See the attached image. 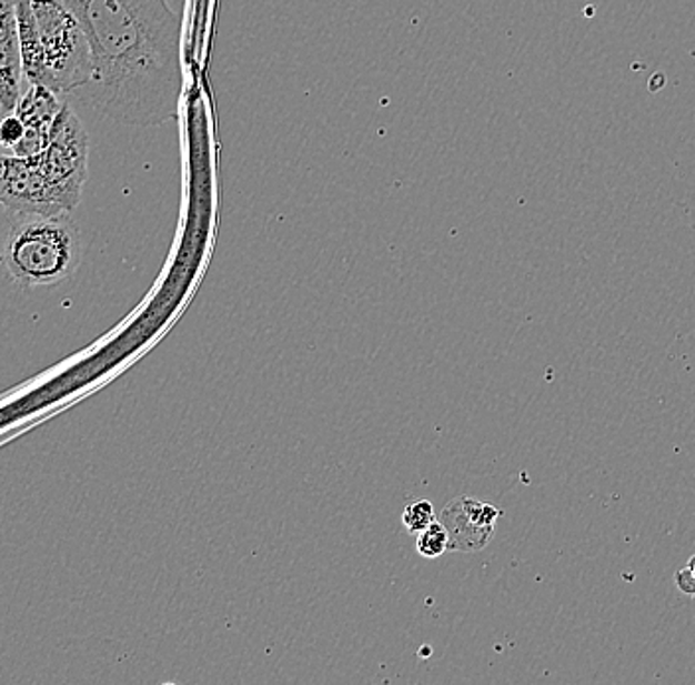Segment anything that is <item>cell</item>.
I'll list each match as a JSON object with an SVG mask.
<instances>
[{
    "label": "cell",
    "instance_id": "6da1fadb",
    "mask_svg": "<svg viewBox=\"0 0 695 685\" xmlns=\"http://www.w3.org/2000/svg\"><path fill=\"white\" fill-rule=\"evenodd\" d=\"M90 40L85 103L117 123L159 127L179 115L182 20L169 0H63Z\"/></svg>",
    "mask_w": 695,
    "mask_h": 685
},
{
    "label": "cell",
    "instance_id": "7a4b0ae2",
    "mask_svg": "<svg viewBox=\"0 0 695 685\" xmlns=\"http://www.w3.org/2000/svg\"><path fill=\"white\" fill-rule=\"evenodd\" d=\"M81 261V233L72 215H10L0 263L20 286H52L75 273Z\"/></svg>",
    "mask_w": 695,
    "mask_h": 685
},
{
    "label": "cell",
    "instance_id": "3957f363",
    "mask_svg": "<svg viewBox=\"0 0 695 685\" xmlns=\"http://www.w3.org/2000/svg\"><path fill=\"white\" fill-rule=\"evenodd\" d=\"M44 50V85L58 95L85 90L93 80L90 40L63 0H30Z\"/></svg>",
    "mask_w": 695,
    "mask_h": 685
},
{
    "label": "cell",
    "instance_id": "277c9868",
    "mask_svg": "<svg viewBox=\"0 0 695 685\" xmlns=\"http://www.w3.org/2000/svg\"><path fill=\"white\" fill-rule=\"evenodd\" d=\"M88 133L68 103H63L54 123L50 127V141L42 154L30 161L44 174L48 184L54 188L66 212H73L81 202L83 187L88 180Z\"/></svg>",
    "mask_w": 695,
    "mask_h": 685
},
{
    "label": "cell",
    "instance_id": "5b68a950",
    "mask_svg": "<svg viewBox=\"0 0 695 685\" xmlns=\"http://www.w3.org/2000/svg\"><path fill=\"white\" fill-rule=\"evenodd\" d=\"M0 205L10 215L66 212L37 164L9 151H0Z\"/></svg>",
    "mask_w": 695,
    "mask_h": 685
},
{
    "label": "cell",
    "instance_id": "8992f818",
    "mask_svg": "<svg viewBox=\"0 0 695 685\" xmlns=\"http://www.w3.org/2000/svg\"><path fill=\"white\" fill-rule=\"evenodd\" d=\"M498 517V510L488 504L473 498L456 500L446 506L443 514V525L451 540L449 547L461 552L482 550L494 534V524Z\"/></svg>",
    "mask_w": 695,
    "mask_h": 685
},
{
    "label": "cell",
    "instance_id": "52a82bcc",
    "mask_svg": "<svg viewBox=\"0 0 695 685\" xmlns=\"http://www.w3.org/2000/svg\"><path fill=\"white\" fill-rule=\"evenodd\" d=\"M24 63L20 54L19 38L0 42V111L14 113L22 98Z\"/></svg>",
    "mask_w": 695,
    "mask_h": 685
},
{
    "label": "cell",
    "instance_id": "ba28073f",
    "mask_svg": "<svg viewBox=\"0 0 695 685\" xmlns=\"http://www.w3.org/2000/svg\"><path fill=\"white\" fill-rule=\"evenodd\" d=\"M60 98L62 95H58L46 85L30 83V88L22 93L14 113L27 123V127H38V129L50 131L56 117L63 108V101H60Z\"/></svg>",
    "mask_w": 695,
    "mask_h": 685
},
{
    "label": "cell",
    "instance_id": "9c48e42d",
    "mask_svg": "<svg viewBox=\"0 0 695 685\" xmlns=\"http://www.w3.org/2000/svg\"><path fill=\"white\" fill-rule=\"evenodd\" d=\"M449 543H451V540H449V532H446L445 525H443V522L435 520L433 524L427 525L423 532H420L417 552L423 557H427V560H437L449 550Z\"/></svg>",
    "mask_w": 695,
    "mask_h": 685
},
{
    "label": "cell",
    "instance_id": "30bf717a",
    "mask_svg": "<svg viewBox=\"0 0 695 685\" xmlns=\"http://www.w3.org/2000/svg\"><path fill=\"white\" fill-rule=\"evenodd\" d=\"M48 141H50V131L38 129V127H27V134L12 149V154H17L20 159H28V161L37 159L38 154L44 152Z\"/></svg>",
    "mask_w": 695,
    "mask_h": 685
},
{
    "label": "cell",
    "instance_id": "8fae6325",
    "mask_svg": "<svg viewBox=\"0 0 695 685\" xmlns=\"http://www.w3.org/2000/svg\"><path fill=\"white\" fill-rule=\"evenodd\" d=\"M433 522H435V507L427 500H420V502L405 507V512H403V524L413 534H420Z\"/></svg>",
    "mask_w": 695,
    "mask_h": 685
},
{
    "label": "cell",
    "instance_id": "7c38bea8",
    "mask_svg": "<svg viewBox=\"0 0 695 685\" xmlns=\"http://www.w3.org/2000/svg\"><path fill=\"white\" fill-rule=\"evenodd\" d=\"M24 134L27 123L17 113H7L0 119V151L12 152Z\"/></svg>",
    "mask_w": 695,
    "mask_h": 685
},
{
    "label": "cell",
    "instance_id": "4fadbf2b",
    "mask_svg": "<svg viewBox=\"0 0 695 685\" xmlns=\"http://www.w3.org/2000/svg\"><path fill=\"white\" fill-rule=\"evenodd\" d=\"M19 38L17 0H0V42Z\"/></svg>",
    "mask_w": 695,
    "mask_h": 685
},
{
    "label": "cell",
    "instance_id": "5bb4252c",
    "mask_svg": "<svg viewBox=\"0 0 695 685\" xmlns=\"http://www.w3.org/2000/svg\"><path fill=\"white\" fill-rule=\"evenodd\" d=\"M676 585L682 593H686V595L695 596V575L689 571V567L686 570H679L676 573Z\"/></svg>",
    "mask_w": 695,
    "mask_h": 685
},
{
    "label": "cell",
    "instance_id": "9a60e30c",
    "mask_svg": "<svg viewBox=\"0 0 695 685\" xmlns=\"http://www.w3.org/2000/svg\"><path fill=\"white\" fill-rule=\"evenodd\" d=\"M687 567H689V571H692L695 575V555L694 557H689V561H687Z\"/></svg>",
    "mask_w": 695,
    "mask_h": 685
}]
</instances>
